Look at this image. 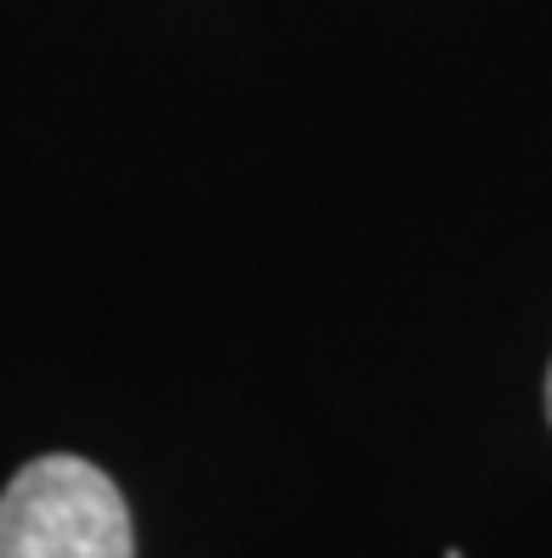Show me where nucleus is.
I'll return each mask as SVG.
<instances>
[{"mask_svg":"<svg viewBox=\"0 0 552 558\" xmlns=\"http://www.w3.org/2000/svg\"><path fill=\"white\" fill-rule=\"evenodd\" d=\"M0 558H136L119 485L85 457H35L0 490Z\"/></svg>","mask_w":552,"mask_h":558,"instance_id":"obj_1","label":"nucleus"},{"mask_svg":"<svg viewBox=\"0 0 552 558\" xmlns=\"http://www.w3.org/2000/svg\"><path fill=\"white\" fill-rule=\"evenodd\" d=\"M547 417H552V373H547Z\"/></svg>","mask_w":552,"mask_h":558,"instance_id":"obj_2","label":"nucleus"}]
</instances>
